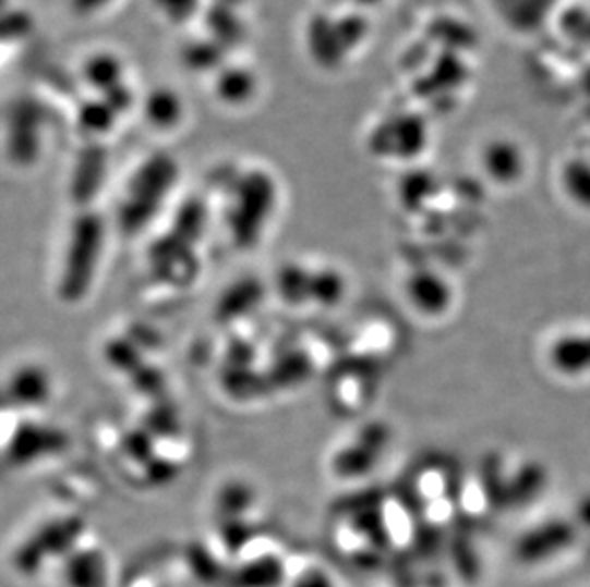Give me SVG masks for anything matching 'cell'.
Wrapping results in <instances>:
<instances>
[{"instance_id": "1", "label": "cell", "mask_w": 590, "mask_h": 587, "mask_svg": "<svg viewBox=\"0 0 590 587\" xmlns=\"http://www.w3.org/2000/svg\"><path fill=\"white\" fill-rule=\"evenodd\" d=\"M104 223L96 216H81L71 223L56 254L55 294L62 304L77 305L93 292L106 254Z\"/></svg>"}]
</instances>
